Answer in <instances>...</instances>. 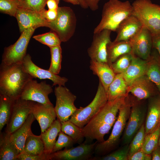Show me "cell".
<instances>
[{"label":"cell","instance_id":"d6a6232c","mask_svg":"<svg viewBox=\"0 0 160 160\" xmlns=\"http://www.w3.org/2000/svg\"><path fill=\"white\" fill-rule=\"evenodd\" d=\"M160 136V125L151 132L146 135L141 149L145 153L151 154L159 145Z\"/></svg>","mask_w":160,"mask_h":160},{"label":"cell","instance_id":"7402d4cb","mask_svg":"<svg viewBox=\"0 0 160 160\" xmlns=\"http://www.w3.org/2000/svg\"><path fill=\"white\" fill-rule=\"evenodd\" d=\"M89 68L93 74L98 77L106 92L116 75L110 66L107 63L90 60Z\"/></svg>","mask_w":160,"mask_h":160},{"label":"cell","instance_id":"ee69618b","mask_svg":"<svg viewBox=\"0 0 160 160\" xmlns=\"http://www.w3.org/2000/svg\"><path fill=\"white\" fill-rule=\"evenodd\" d=\"M39 13L49 22L53 21L55 20L58 16L57 10L48 9L47 10L44 9Z\"/></svg>","mask_w":160,"mask_h":160},{"label":"cell","instance_id":"603a6c76","mask_svg":"<svg viewBox=\"0 0 160 160\" xmlns=\"http://www.w3.org/2000/svg\"><path fill=\"white\" fill-rule=\"evenodd\" d=\"M36 119L33 114H30L24 123L20 127L10 134V137L20 154L23 150L25 142L28 137L33 134L31 126Z\"/></svg>","mask_w":160,"mask_h":160},{"label":"cell","instance_id":"e0dca14e","mask_svg":"<svg viewBox=\"0 0 160 160\" xmlns=\"http://www.w3.org/2000/svg\"><path fill=\"white\" fill-rule=\"evenodd\" d=\"M129 41L135 55L144 60L149 57L152 47V37L151 33L146 27L143 26Z\"/></svg>","mask_w":160,"mask_h":160},{"label":"cell","instance_id":"3957f363","mask_svg":"<svg viewBox=\"0 0 160 160\" xmlns=\"http://www.w3.org/2000/svg\"><path fill=\"white\" fill-rule=\"evenodd\" d=\"M133 7L127 1L110 0L104 5L101 20L94 28L93 33H98L104 29L116 31L120 23L132 15Z\"/></svg>","mask_w":160,"mask_h":160},{"label":"cell","instance_id":"ba28073f","mask_svg":"<svg viewBox=\"0 0 160 160\" xmlns=\"http://www.w3.org/2000/svg\"><path fill=\"white\" fill-rule=\"evenodd\" d=\"M36 29L31 28L25 30L14 44L5 47L1 63L6 65L21 63L27 54L29 42Z\"/></svg>","mask_w":160,"mask_h":160},{"label":"cell","instance_id":"f907efd6","mask_svg":"<svg viewBox=\"0 0 160 160\" xmlns=\"http://www.w3.org/2000/svg\"><path fill=\"white\" fill-rule=\"evenodd\" d=\"M78 1L79 3V5L82 8L86 9L88 8L84 0H78Z\"/></svg>","mask_w":160,"mask_h":160},{"label":"cell","instance_id":"d590c367","mask_svg":"<svg viewBox=\"0 0 160 160\" xmlns=\"http://www.w3.org/2000/svg\"><path fill=\"white\" fill-rule=\"evenodd\" d=\"M33 38L50 48L60 46L61 42L59 37L55 32L51 31L33 36Z\"/></svg>","mask_w":160,"mask_h":160},{"label":"cell","instance_id":"1f68e13d","mask_svg":"<svg viewBox=\"0 0 160 160\" xmlns=\"http://www.w3.org/2000/svg\"><path fill=\"white\" fill-rule=\"evenodd\" d=\"M61 123V131L71 137L75 142L81 141L84 137L82 128L69 120Z\"/></svg>","mask_w":160,"mask_h":160},{"label":"cell","instance_id":"8d00e7d4","mask_svg":"<svg viewBox=\"0 0 160 160\" xmlns=\"http://www.w3.org/2000/svg\"><path fill=\"white\" fill-rule=\"evenodd\" d=\"M146 135L144 123L135 134L129 144V156L141 149L144 143Z\"/></svg>","mask_w":160,"mask_h":160},{"label":"cell","instance_id":"816d5d0a","mask_svg":"<svg viewBox=\"0 0 160 160\" xmlns=\"http://www.w3.org/2000/svg\"><path fill=\"white\" fill-rule=\"evenodd\" d=\"M159 145L160 146V136L159 137Z\"/></svg>","mask_w":160,"mask_h":160},{"label":"cell","instance_id":"bcb514c9","mask_svg":"<svg viewBox=\"0 0 160 160\" xmlns=\"http://www.w3.org/2000/svg\"><path fill=\"white\" fill-rule=\"evenodd\" d=\"M100 0H84L88 7L92 11L97 10L99 7L98 3Z\"/></svg>","mask_w":160,"mask_h":160},{"label":"cell","instance_id":"f6af8a7d","mask_svg":"<svg viewBox=\"0 0 160 160\" xmlns=\"http://www.w3.org/2000/svg\"><path fill=\"white\" fill-rule=\"evenodd\" d=\"M151 35L152 47L156 50L160 57V32Z\"/></svg>","mask_w":160,"mask_h":160},{"label":"cell","instance_id":"4316f807","mask_svg":"<svg viewBox=\"0 0 160 160\" xmlns=\"http://www.w3.org/2000/svg\"><path fill=\"white\" fill-rule=\"evenodd\" d=\"M61 131V123L57 119L50 126L40 135L44 147V154L49 155L51 154L56 141V138Z\"/></svg>","mask_w":160,"mask_h":160},{"label":"cell","instance_id":"b9f144b4","mask_svg":"<svg viewBox=\"0 0 160 160\" xmlns=\"http://www.w3.org/2000/svg\"><path fill=\"white\" fill-rule=\"evenodd\" d=\"M17 160H49V159L48 155L45 154L41 155H32L21 153L18 155Z\"/></svg>","mask_w":160,"mask_h":160},{"label":"cell","instance_id":"60d3db41","mask_svg":"<svg viewBox=\"0 0 160 160\" xmlns=\"http://www.w3.org/2000/svg\"><path fill=\"white\" fill-rule=\"evenodd\" d=\"M18 8L17 0H0V12L15 17Z\"/></svg>","mask_w":160,"mask_h":160},{"label":"cell","instance_id":"cb8c5ba5","mask_svg":"<svg viewBox=\"0 0 160 160\" xmlns=\"http://www.w3.org/2000/svg\"><path fill=\"white\" fill-rule=\"evenodd\" d=\"M147 61L133 55L131 63L126 71L122 73L125 81L129 85L134 80L145 75Z\"/></svg>","mask_w":160,"mask_h":160},{"label":"cell","instance_id":"f35d334b","mask_svg":"<svg viewBox=\"0 0 160 160\" xmlns=\"http://www.w3.org/2000/svg\"><path fill=\"white\" fill-rule=\"evenodd\" d=\"M47 0H17L19 8L40 12L45 9Z\"/></svg>","mask_w":160,"mask_h":160},{"label":"cell","instance_id":"7a4b0ae2","mask_svg":"<svg viewBox=\"0 0 160 160\" xmlns=\"http://www.w3.org/2000/svg\"><path fill=\"white\" fill-rule=\"evenodd\" d=\"M33 77L23 70L21 63L6 65L1 63L0 67V94L14 100L20 97L27 82Z\"/></svg>","mask_w":160,"mask_h":160},{"label":"cell","instance_id":"5b68a950","mask_svg":"<svg viewBox=\"0 0 160 160\" xmlns=\"http://www.w3.org/2000/svg\"><path fill=\"white\" fill-rule=\"evenodd\" d=\"M132 105V100L128 95L119 109L118 116L109 137L106 140L96 144L95 149L96 153H105L112 150L117 145L129 118Z\"/></svg>","mask_w":160,"mask_h":160},{"label":"cell","instance_id":"9a60e30c","mask_svg":"<svg viewBox=\"0 0 160 160\" xmlns=\"http://www.w3.org/2000/svg\"><path fill=\"white\" fill-rule=\"evenodd\" d=\"M22 65L24 71L33 78L49 79L53 82V86H65L68 81V79L65 77L60 76L52 73L48 70H45L38 66L33 62L30 55L28 54L24 57Z\"/></svg>","mask_w":160,"mask_h":160},{"label":"cell","instance_id":"52a82bcc","mask_svg":"<svg viewBox=\"0 0 160 160\" xmlns=\"http://www.w3.org/2000/svg\"><path fill=\"white\" fill-rule=\"evenodd\" d=\"M57 11V18L54 21L49 22L48 28L56 33L61 42H66L75 33L77 21L76 16L73 9L70 7H59Z\"/></svg>","mask_w":160,"mask_h":160},{"label":"cell","instance_id":"f1b7e54d","mask_svg":"<svg viewBox=\"0 0 160 160\" xmlns=\"http://www.w3.org/2000/svg\"><path fill=\"white\" fill-rule=\"evenodd\" d=\"M19 153L12 141L10 134L5 133L0 135V160H16Z\"/></svg>","mask_w":160,"mask_h":160},{"label":"cell","instance_id":"836d02e7","mask_svg":"<svg viewBox=\"0 0 160 160\" xmlns=\"http://www.w3.org/2000/svg\"><path fill=\"white\" fill-rule=\"evenodd\" d=\"M50 49L51 63L48 70L52 73L58 75L61 69L62 49L60 45L50 48Z\"/></svg>","mask_w":160,"mask_h":160},{"label":"cell","instance_id":"30bf717a","mask_svg":"<svg viewBox=\"0 0 160 160\" xmlns=\"http://www.w3.org/2000/svg\"><path fill=\"white\" fill-rule=\"evenodd\" d=\"M132 105L128 121L122 137L123 145L129 144L145 121L147 109L140 101L131 99Z\"/></svg>","mask_w":160,"mask_h":160},{"label":"cell","instance_id":"d6986e66","mask_svg":"<svg viewBox=\"0 0 160 160\" xmlns=\"http://www.w3.org/2000/svg\"><path fill=\"white\" fill-rule=\"evenodd\" d=\"M31 113L40 125L41 132L47 129L57 117L53 104L45 105L35 102Z\"/></svg>","mask_w":160,"mask_h":160},{"label":"cell","instance_id":"681fc988","mask_svg":"<svg viewBox=\"0 0 160 160\" xmlns=\"http://www.w3.org/2000/svg\"><path fill=\"white\" fill-rule=\"evenodd\" d=\"M65 2L71 3L74 5H79L78 0H63Z\"/></svg>","mask_w":160,"mask_h":160},{"label":"cell","instance_id":"277c9868","mask_svg":"<svg viewBox=\"0 0 160 160\" xmlns=\"http://www.w3.org/2000/svg\"><path fill=\"white\" fill-rule=\"evenodd\" d=\"M132 15L137 17L151 34L160 32V6L150 0H136L132 4Z\"/></svg>","mask_w":160,"mask_h":160},{"label":"cell","instance_id":"8992f818","mask_svg":"<svg viewBox=\"0 0 160 160\" xmlns=\"http://www.w3.org/2000/svg\"><path fill=\"white\" fill-rule=\"evenodd\" d=\"M108 101L106 92L99 81L97 91L92 101L87 106L78 108L69 120L82 128L99 112Z\"/></svg>","mask_w":160,"mask_h":160},{"label":"cell","instance_id":"4dcf8cb0","mask_svg":"<svg viewBox=\"0 0 160 160\" xmlns=\"http://www.w3.org/2000/svg\"><path fill=\"white\" fill-rule=\"evenodd\" d=\"M13 100L0 94V130L7 123L11 114Z\"/></svg>","mask_w":160,"mask_h":160},{"label":"cell","instance_id":"e575fe53","mask_svg":"<svg viewBox=\"0 0 160 160\" xmlns=\"http://www.w3.org/2000/svg\"><path fill=\"white\" fill-rule=\"evenodd\" d=\"M133 53L124 55L119 57L110 65L115 74L122 73L130 65L133 57Z\"/></svg>","mask_w":160,"mask_h":160},{"label":"cell","instance_id":"ffe728a7","mask_svg":"<svg viewBox=\"0 0 160 160\" xmlns=\"http://www.w3.org/2000/svg\"><path fill=\"white\" fill-rule=\"evenodd\" d=\"M143 25L135 17L131 15L119 24L116 31L117 35L114 41H129L140 30Z\"/></svg>","mask_w":160,"mask_h":160},{"label":"cell","instance_id":"5bb4252c","mask_svg":"<svg viewBox=\"0 0 160 160\" xmlns=\"http://www.w3.org/2000/svg\"><path fill=\"white\" fill-rule=\"evenodd\" d=\"M111 32L110 30L104 29L94 33L91 44L87 50L91 60L107 63V47L111 41Z\"/></svg>","mask_w":160,"mask_h":160},{"label":"cell","instance_id":"7bdbcfd3","mask_svg":"<svg viewBox=\"0 0 160 160\" xmlns=\"http://www.w3.org/2000/svg\"><path fill=\"white\" fill-rule=\"evenodd\" d=\"M151 154L145 153L141 149L134 153L128 157V160H151Z\"/></svg>","mask_w":160,"mask_h":160},{"label":"cell","instance_id":"c3c4849f","mask_svg":"<svg viewBox=\"0 0 160 160\" xmlns=\"http://www.w3.org/2000/svg\"><path fill=\"white\" fill-rule=\"evenodd\" d=\"M152 160H160V146L159 145L151 153Z\"/></svg>","mask_w":160,"mask_h":160},{"label":"cell","instance_id":"7dc6e473","mask_svg":"<svg viewBox=\"0 0 160 160\" xmlns=\"http://www.w3.org/2000/svg\"><path fill=\"white\" fill-rule=\"evenodd\" d=\"M60 0H47L46 4L49 9L57 10Z\"/></svg>","mask_w":160,"mask_h":160},{"label":"cell","instance_id":"8fae6325","mask_svg":"<svg viewBox=\"0 0 160 160\" xmlns=\"http://www.w3.org/2000/svg\"><path fill=\"white\" fill-rule=\"evenodd\" d=\"M34 102L20 97L13 101L10 115L7 124L6 133L11 134L23 125L31 113Z\"/></svg>","mask_w":160,"mask_h":160},{"label":"cell","instance_id":"4fadbf2b","mask_svg":"<svg viewBox=\"0 0 160 160\" xmlns=\"http://www.w3.org/2000/svg\"><path fill=\"white\" fill-rule=\"evenodd\" d=\"M97 143H83L76 147L65 148L49 155V160H91Z\"/></svg>","mask_w":160,"mask_h":160},{"label":"cell","instance_id":"f546056e","mask_svg":"<svg viewBox=\"0 0 160 160\" xmlns=\"http://www.w3.org/2000/svg\"><path fill=\"white\" fill-rule=\"evenodd\" d=\"M22 153L32 155L45 154L44 144L41 135L37 136L33 134L28 136Z\"/></svg>","mask_w":160,"mask_h":160},{"label":"cell","instance_id":"ac0fdd59","mask_svg":"<svg viewBox=\"0 0 160 160\" xmlns=\"http://www.w3.org/2000/svg\"><path fill=\"white\" fill-rule=\"evenodd\" d=\"M21 33L31 28L48 27L49 23L38 12L19 8L15 16Z\"/></svg>","mask_w":160,"mask_h":160},{"label":"cell","instance_id":"d4e9b609","mask_svg":"<svg viewBox=\"0 0 160 160\" xmlns=\"http://www.w3.org/2000/svg\"><path fill=\"white\" fill-rule=\"evenodd\" d=\"M129 86L122 73L116 74L106 92L108 101H112L127 96L128 95Z\"/></svg>","mask_w":160,"mask_h":160},{"label":"cell","instance_id":"9c48e42d","mask_svg":"<svg viewBox=\"0 0 160 160\" xmlns=\"http://www.w3.org/2000/svg\"><path fill=\"white\" fill-rule=\"evenodd\" d=\"M54 92L56 98L54 108L57 119L60 122L68 121L78 109L74 104L76 97L65 86L56 87Z\"/></svg>","mask_w":160,"mask_h":160},{"label":"cell","instance_id":"74e56055","mask_svg":"<svg viewBox=\"0 0 160 160\" xmlns=\"http://www.w3.org/2000/svg\"><path fill=\"white\" fill-rule=\"evenodd\" d=\"M129 150V144L125 145L109 154L100 158H93L91 160H128Z\"/></svg>","mask_w":160,"mask_h":160},{"label":"cell","instance_id":"6da1fadb","mask_svg":"<svg viewBox=\"0 0 160 160\" xmlns=\"http://www.w3.org/2000/svg\"><path fill=\"white\" fill-rule=\"evenodd\" d=\"M121 105L116 100L108 101L99 112L83 128L84 137L103 142L116 119Z\"/></svg>","mask_w":160,"mask_h":160},{"label":"cell","instance_id":"7c38bea8","mask_svg":"<svg viewBox=\"0 0 160 160\" xmlns=\"http://www.w3.org/2000/svg\"><path fill=\"white\" fill-rule=\"evenodd\" d=\"M52 91V87L46 81L38 83L36 80L32 79L25 85L20 98L43 104L52 105L48 95Z\"/></svg>","mask_w":160,"mask_h":160},{"label":"cell","instance_id":"83f0119b","mask_svg":"<svg viewBox=\"0 0 160 160\" xmlns=\"http://www.w3.org/2000/svg\"><path fill=\"white\" fill-rule=\"evenodd\" d=\"M145 75L157 87L160 94V57L158 52L151 54L146 60Z\"/></svg>","mask_w":160,"mask_h":160},{"label":"cell","instance_id":"ab89813d","mask_svg":"<svg viewBox=\"0 0 160 160\" xmlns=\"http://www.w3.org/2000/svg\"><path fill=\"white\" fill-rule=\"evenodd\" d=\"M75 143L71 137L61 131L58 134V138L55 143L52 153L61 150L64 148L72 147Z\"/></svg>","mask_w":160,"mask_h":160},{"label":"cell","instance_id":"484cf974","mask_svg":"<svg viewBox=\"0 0 160 160\" xmlns=\"http://www.w3.org/2000/svg\"><path fill=\"white\" fill-rule=\"evenodd\" d=\"M107 63L110 65L121 56L126 54L133 53L129 41H111L107 45Z\"/></svg>","mask_w":160,"mask_h":160},{"label":"cell","instance_id":"44dd1931","mask_svg":"<svg viewBox=\"0 0 160 160\" xmlns=\"http://www.w3.org/2000/svg\"><path fill=\"white\" fill-rule=\"evenodd\" d=\"M148 100L144 123L146 135L153 131L160 125V94Z\"/></svg>","mask_w":160,"mask_h":160},{"label":"cell","instance_id":"2e32d148","mask_svg":"<svg viewBox=\"0 0 160 160\" xmlns=\"http://www.w3.org/2000/svg\"><path fill=\"white\" fill-rule=\"evenodd\" d=\"M128 93L138 101L148 99L160 93L155 84L145 75L136 79L129 85Z\"/></svg>","mask_w":160,"mask_h":160}]
</instances>
